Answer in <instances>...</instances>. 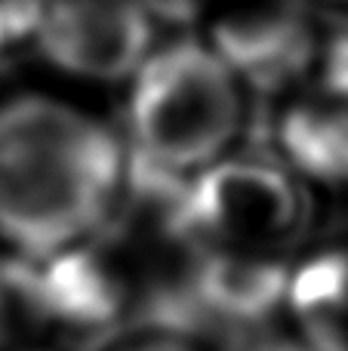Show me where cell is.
Returning <instances> with one entry per match:
<instances>
[{
    "mask_svg": "<svg viewBox=\"0 0 348 351\" xmlns=\"http://www.w3.org/2000/svg\"><path fill=\"white\" fill-rule=\"evenodd\" d=\"M123 139L47 93L0 102V243L40 262L96 234L127 191Z\"/></svg>",
    "mask_w": 348,
    "mask_h": 351,
    "instance_id": "obj_1",
    "label": "cell"
},
{
    "mask_svg": "<svg viewBox=\"0 0 348 351\" xmlns=\"http://www.w3.org/2000/svg\"><path fill=\"white\" fill-rule=\"evenodd\" d=\"M247 86L207 40L179 37L154 47L127 96L129 160L185 179L228 158L247 121Z\"/></svg>",
    "mask_w": 348,
    "mask_h": 351,
    "instance_id": "obj_2",
    "label": "cell"
},
{
    "mask_svg": "<svg viewBox=\"0 0 348 351\" xmlns=\"http://www.w3.org/2000/svg\"><path fill=\"white\" fill-rule=\"evenodd\" d=\"M308 228L306 182L275 160L228 154L182 185L179 231L191 253L290 262Z\"/></svg>",
    "mask_w": 348,
    "mask_h": 351,
    "instance_id": "obj_3",
    "label": "cell"
},
{
    "mask_svg": "<svg viewBox=\"0 0 348 351\" xmlns=\"http://www.w3.org/2000/svg\"><path fill=\"white\" fill-rule=\"evenodd\" d=\"M201 22L207 43L247 90H296L321 59L324 37L306 0H213Z\"/></svg>",
    "mask_w": 348,
    "mask_h": 351,
    "instance_id": "obj_4",
    "label": "cell"
},
{
    "mask_svg": "<svg viewBox=\"0 0 348 351\" xmlns=\"http://www.w3.org/2000/svg\"><path fill=\"white\" fill-rule=\"evenodd\" d=\"M154 49V22L139 0H40L34 53L90 84H123Z\"/></svg>",
    "mask_w": 348,
    "mask_h": 351,
    "instance_id": "obj_5",
    "label": "cell"
},
{
    "mask_svg": "<svg viewBox=\"0 0 348 351\" xmlns=\"http://www.w3.org/2000/svg\"><path fill=\"white\" fill-rule=\"evenodd\" d=\"M139 262L108 225L37 262L43 311L49 327L74 336L111 333L142 296Z\"/></svg>",
    "mask_w": 348,
    "mask_h": 351,
    "instance_id": "obj_6",
    "label": "cell"
},
{
    "mask_svg": "<svg viewBox=\"0 0 348 351\" xmlns=\"http://www.w3.org/2000/svg\"><path fill=\"white\" fill-rule=\"evenodd\" d=\"M281 164L302 182L348 188V80L296 86L275 121Z\"/></svg>",
    "mask_w": 348,
    "mask_h": 351,
    "instance_id": "obj_7",
    "label": "cell"
},
{
    "mask_svg": "<svg viewBox=\"0 0 348 351\" xmlns=\"http://www.w3.org/2000/svg\"><path fill=\"white\" fill-rule=\"evenodd\" d=\"M281 311L308 351H348V247L314 250L290 265Z\"/></svg>",
    "mask_w": 348,
    "mask_h": 351,
    "instance_id": "obj_8",
    "label": "cell"
},
{
    "mask_svg": "<svg viewBox=\"0 0 348 351\" xmlns=\"http://www.w3.org/2000/svg\"><path fill=\"white\" fill-rule=\"evenodd\" d=\"M290 262L191 253L188 290L203 308L232 321H259L284 305Z\"/></svg>",
    "mask_w": 348,
    "mask_h": 351,
    "instance_id": "obj_9",
    "label": "cell"
},
{
    "mask_svg": "<svg viewBox=\"0 0 348 351\" xmlns=\"http://www.w3.org/2000/svg\"><path fill=\"white\" fill-rule=\"evenodd\" d=\"M37 262L18 253H0V351L31 346L47 330Z\"/></svg>",
    "mask_w": 348,
    "mask_h": 351,
    "instance_id": "obj_10",
    "label": "cell"
},
{
    "mask_svg": "<svg viewBox=\"0 0 348 351\" xmlns=\"http://www.w3.org/2000/svg\"><path fill=\"white\" fill-rule=\"evenodd\" d=\"M40 0H0V71L34 49Z\"/></svg>",
    "mask_w": 348,
    "mask_h": 351,
    "instance_id": "obj_11",
    "label": "cell"
},
{
    "mask_svg": "<svg viewBox=\"0 0 348 351\" xmlns=\"http://www.w3.org/2000/svg\"><path fill=\"white\" fill-rule=\"evenodd\" d=\"M210 3L213 0H139V6L148 12V19L151 22H164V25L201 22Z\"/></svg>",
    "mask_w": 348,
    "mask_h": 351,
    "instance_id": "obj_12",
    "label": "cell"
},
{
    "mask_svg": "<svg viewBox=\"0 0 348 351\" xmlns=\"http://www.w3.org/2000/svg\"><path fill=\"white\" fill-rule=\"evenodd\" d=\"M321 74L348 80V25L336 28L327 40H321Z\"/></svg>",
    "mask_w": 348,
    "mask_h": 351,
    "instance_id": "obj_13",
    "label": "cell"
},
{
    "mask_svg": "<svg viewBox=\"0 0 348 351\" xmlns=\"http://www.w3.org/2000/svg\"><path fill=\"white\" fill-rule=\"evenodd\" d=\"M114 351H207V348H201L195 339L179 333H148V336H139V339L123 342Z\"/></svg>",
    "mask_w": 348,
    "mask_h": 351,
    "instance_id": "obj_14",
    "label": "cell"
},
{
    "mask_svg": "<svg viewBox=\"0 0 348 351\" xmlns=\"http://www.w3.org/2000/svg\"><path fill=\"white\" fill-rule=\"evenodd\" d=\"M16 351H49V348H37V346H25V348H16Z\"/></svg>",
    "mask_w": 348,
    "mask_h": 351,
    "instance_id": "obj_15",
    "label": "cell"
},
{
    "mask_svg": "<svg viewBox=\"0 0 348 351\" xmlns=\"http://www.w3.org/2000/svg\"><path fill=\"white\" fill-rule=\"evenodd\" d=\"M336 3H348V0H336Z\"/></svg>",
    "mask_w": 348,
    "mask_h": 351,
    "instance_id": "obj_16",
    "label": "cell"
}]
</instances>
